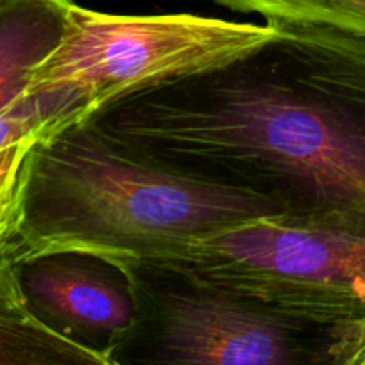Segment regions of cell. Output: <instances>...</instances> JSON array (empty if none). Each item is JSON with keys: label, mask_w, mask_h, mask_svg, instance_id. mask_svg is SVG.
Segmentation results:
<instances>
[{"label": "cell", "mask_w": 365, "mask_h": 365, "mask_svg": "<svg viewBox=\"0 0 365 365\" xmlns=\"http://www.w3.org/2000/svg\"><path fill=\"white\" fill-rule=\"evenodd\" d=\"M328 365H365V305L359 316L334 327Z\"/></svg>", "instance_id": "cell-9"}, {"label": "cell", "mask_w": 365, "mask_h": 365, "mask_svg": "<svg viewBox=\"0 0 365 365\" xmlns=\"http://www.w3.org/2000/svg\"><path fill=\"white\" fill-rule=\"evenodd\" d=\"M260 217L282 212L250 192L138 159L82 121L36 141L0 189V264L84 253L125 269Z\"/></svg>", "instance_id": "cell-2"}, {"label": "cell", "mask_w": 365, "mask_h": 365, "mask_svg": "<svg viewBox=\"0 0 365 365\" xmlns=\"http://www.w3.org/2000/svg\"><path fill=\"white\" fill-rule=\"evenodd\" d=\"M73 0H0L2 106L25 95L32 71L59 45Z\"/></svg>", "instance_id": "cell-7"}, {"label": "cell", "mask_w": 365, "mask_h": 365, "mask_svg": "<svg viewBox=\"0 0 365 365\" xmlns=\"http://www.w3.org/2000/svg\"><path fill=\"white\" fill-rule=\"evenodd\" d=\"M13 267L31 312L110 365V349L134 317L125 271L84 253H52Z\"/></svg>", "instance_id": "cell-6"}, {"label": "cell", "mask_w": 365, "mask_h": 365, "mask_svg": "<svg viewBox=\"0 0 365 365\" xmlns=\"http://www.w3.org/2000/svg\"><path fill=\"white\" fill-rule=\"evenodd\" d=\"M277 32L278 24L184 13L127 16L73 2L59 45L32 71L25 95L0 109V152L25 153L121 96L220 66Z\"/></svg>", "instance_id": "cell-3"}, {"label": "cell", "mask_w": 365, "mask_h": 365, "mask_svg": "<svg viewBox=\"0 0 365 365\" xmlns=\"http://www.w3.org/2000/svg\"><path fill=\"white\" fill-rule=\"evenodd\" d=\"M123 271L134 317L110 365L328 364L331 327L271 310L173 260H139Z\"/></svg>", "instance_id": "cell-4"}, {"label": "cell", "mask_w": 365, "mask_h": 365, "mask_svg": "<svg viewBox=\"0 0 365 365\" xmlns=\"http://www.w3.org/2000/svg\"><path fill=\"white\" fill-rule=\"evenodd\" d=\"M173 262L271 310L331 327L365 305V239L260 217L195 239Z\"/></svg>", "instance_id": "cell-5"}, {"label": "cell", "mask_w": 365, "mask_h": 365, "mask_svg": "<svg viewBox=\"0 0 365 365\" xmlns=\"http://www.w3.org/2000/svg\"><path fill=\"white\" fill-rule=\"evenodd\" d=\"M89 125L138 159L365 239V36L278 24L257 48L107 103Z\"/></svg>", "instance_id": "cell-1"}, {"label": "cell", "mask_w": 365, "mask_h": 365, "mask_svg": "<svg viewBox=\"0 0 365 365\" xmlns=\"http://www.w3.org/2000/svg\"><path fill=\"white\" fill-rule=\"evenodd\" d=\"M239 13H255L267 24L330 25L365 36V0H212Z\"/></svg>", "instance_id": "cell-8"}]
</instances>
